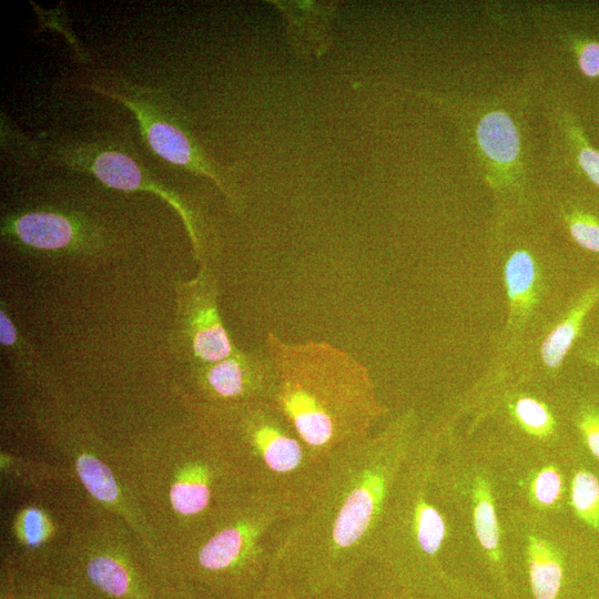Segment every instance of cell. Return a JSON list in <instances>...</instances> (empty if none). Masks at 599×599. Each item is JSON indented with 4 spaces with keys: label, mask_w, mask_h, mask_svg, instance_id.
Masks as SVG:
<instances>
[{
    "label": "cell",
    "mask_w": 599,
    "mask_h": 599,
    "mask_svg": "<svg viewBox=\"0 0 599 599\" xmlns=\"http://www.w3.org/2000/svg\"><path fill=\"white\" fill-rule=\"evenodd\" d=\"M599 305V275L590 276L577 290L545 337L540 355L547 368L559 369L571 348L582 336L588 319Z\"/></svg>",
    "instance_id": "4fadbf2b"
},
{
    "label": "cell",
    "mask_w": 599,
    "mask_h": 599,
    "mask_svg": "<svg viewBox=\"0 0 599 599\" xmlns=\"http://www.w3.org/2000/svg\"><path fill=\"white\" fill-rule=\"evenodd\" d=\"M195 383L201 404L222 405L273 399L276 373L267 353L236 352L220 362L199 365Z\"/></svg>",
    "instance_id": "ba28073f"
},
{
    "label": "cell",
    "mask_w": 599,
    "mask_h": 599,
    "mask_svg": "<svg viewBox=\"0 0 599 599\" xmlns=\"http://www.w3.org/2000/svg\"><path fill=\"white\" fill-rule=\"evenodd\" d=\"M185 290L184 333L197 364H213L235 354L237 349L219 313L217 285L212 272L203 267Z\"/></svg>",
    "instance_id": "9c48e42d"
},
{
    "label": "cell",
    "mask_w": 599,
    "mask_h": 599,
    "mask_svg": "<svg viewBox=\"0 0 599 599\" xmlns=\"http://www.w3.org/2000/svg\"><path fill=\"white\" fill-rule=\"evenodd\" d=\"M571 504L576 515L593 528H599V480L590 471L579 470L571 483Z\"/></svg>",
    "instance_id": "ffe728a7"
},
{
    "label": "cell",
    "mask_w": 599,
    "mask_h": 599,
    "mask_svg": "<svg viewBox=\"0 0 599 599\" xmlns=\"http://www.w3.org/2000/svg\"><path fill=\"white\" fill-rule=\"evenodd\" d=\"M569 48L581 74L591 80L599 79V41L572 35Z\"/></svg>",
    "instance_id": "7402d4cb"
},
{
    "label": "cell",
    "mask_w": 599,
    "mask_h": 599,
    "mask_svg": "<svg viewBox=\"0 0 599 599\" xmlns=\"http://www.w3.org/2000/svg\"><path fill=\"white\" fill-rule=\"evenodd\" d=\"M528 567L534 597L536 599H556L562 585V564L552 547L536 536L529 537Z\"/></svg>",
    "instance_id": "ac0fdd59"
},
{
    "label": "cell",
    "mask_w": 599,
    "mask_h": 599,
    "mask_svg": "<svg viewBox=\"0 0 599 599\" xmlns=\"http://www.w3.org/2000/svg\"><path fill=\"white\" fill-rule=\"evenodd\" d=\"M72 515L63 520L48 505L33 500L24 504L14 515L12 534L22 557L33 568V573L42 572L55 557L67 539Z\"/></svg>",
    "instance_id": "30bf717a"
},
{
    "label": "cell",
    "mask_w": 599,
    "mask_h": 599,
    "mask_svg": "<svg viewBox=\"0 0 599 599\" xmlns=\"http://www.w3.org/2000/svg\"><path fill=\"white\" fill-rule=\"evenodd\" d=\"M87 501L39 575L98 599H165L156 557L124 520Z\"/></svg>",
    "instance_id": "8992f818"
},
{
    "label": "cell",
    "mask_w": 599,
    "mask_h": 599,
    "mask_svg": "<svg viewBox=\"0 0 599 599\" xmlns=\"http://www.w3.org/2000/svg\"><path fill=\"white\" fill-rule=\"evenodd\" d=\"M512 409L517 420L531 435L546 437L552 433L555 419L541 402L524 396L515 402Z\"/></svg>",
    "instance_id": "44dd1931"
},
{
    "label": "cell",
    "mask_w": 599,
    "mask_h": 599,
    "mask_svg": "<svg viewBox=\"0 0 599 599\" xmlns=\"http://www.w3.org/2000/svg\"><path fill=\"white\" fill-rule=\"evenodd\" d=\"M413 416L405 414L327 458L315 498L280 537L265 588L303 599H361L372 544L410 454Z\"/></svg>",
    "instance_id": "6da1fadb"
},
{
    "label": "cell",
    "mask_w": 599,
    "mask_h": 599,
    "mask_svg": "<svg viewBox=\"0 0 599 599\" xmlns=\"http://www.w3.org/2000/svg\"><path fill=\"white\" fill-rule=\"evenodd\" d=\"M474 525L480 545L494 558H499V527L488 483L477 477L474 485Z\"/></svg>",
    "instance_id": "d6986e66"
},
{
    "label": "cell",
    "mask_w": 599,
    "mask_h": 599,
    "mask_svg": "<svg viewBox=\"0 0 599 599\" xmlns=\"http://www.w3.org/2000/svg\"><path fill=\"white\" fill-rule=\"evenodd\" d=\"M545 115L560 159L599 189V150L588 141L577 114L566 103L554 99L546 102Z\"/></svg>",
    "instance_id": "7c38bea8"
},
{
    "label": "cell",
    "mask_w": 599,
    "mask_h": 599,
    "mask_svg": "<svg viewBox=\"0 0 599 599\" xmlns=\"http://www.w3.org/2000/svg\"><path fill=\"white\" fill-rule=\"evenodd\" d=\"M90 170L105 185L122 191L143 190L159 194L167 201L182 216L183 223L190 234L194 252L203 261L202 245L196 235L193 215L180 200L156 184L143 179L136 163L129 156L118 152L100 153L90 164Z\"/></svg>",
    "instance_id": "5bb4252c"
},
{
    "label": "cell",
    "mask_w": 599,
    "mask_h": 599,
    "mask_svg": "<svg viewBox=\"0 0 599 599\" xmlns=\"http://www.w3.org/2000/svg\"><path fill=\"white\" fill-rule=\"evenodd\" d=\"M104 450L159 561L254 493L199 422L174 443Z\"/></svg>",
    "instance_id": "7a4b0ae2"
},
{
    "label": "cell",
    "mask_w": 599,
    "mask_h": 599,
    "mask_svg": "<svg viewBox=\"0 0 599 599\" xmlns=\"http://www.w3.org/2000/svg\"><path fill=\"white\" fill-rule=\"evenodd\" d=\"M591 316H596L597 325L599 326V305H598L597 308L593 311V313L591 314ZM591 316H590V317H591Z\"/></svg>",
    "instance_id": "f1b7e54d"
},
{
    "label": "cell",
    "mask_w": 599,
    "mask_h": 599,
    "mask_svg": "<svg viewBox=\"0 0 599 599\" xmlns=\"http://www.w3.org/2000/svg\"><path fill=\"white\" fill-rule=\"evenodd\" d=\"M258 599H303L286 590L277 588H265Z\"/></svg>",
    "instance_id": "4316f807"
},
{
    "label": "cell",
    "mask_w": 599,
    "mask_h": 599,
    "mask_svg": "<svg viewBox=\"0 0 599 599\" xmlns=\"http://www.w3.org/2000/svg\"><path fill=\"white\" fill-rule=\"evenodd\" d=\"M458 129L496 201L504 223L530 209L531 166L518 94L468 98L422 92Z\"/></svg>",
    "instance_id": "52a82bcc"
},
{
    "label": "cell",
    "mask_w": 599,
    "mask_h": 599,
    "mask_svg": "<svg viewBox=\"0 0 599 599\" xmlns=\"http://www.w3.org/2000/svg\"><path fill=\"white\" fill-rule=\"evenodd\" d=\"M0 339L6 346H11L17 341L16 328L3 311L0 313Z\"/></svg>",
    "instance_id": "484cf974"
},
{
    "label": "cell",
    "mask_w": 599,
    "mask_h": 599,
    "mask_svg": "<svg viewBox=\"0 0 599 599\" xmlns=\"http://www.w3.org/2000/svg\"><path fill=\"white\" fill-rule=\"evenodd\" d=\"M504 278L509 316L516 327L531 314L538 301L540 275L531 251L522 246L511 250L504 265Z\"/></svg>",
    "instance_id": "9a60e30c"
},
{
    "label": "cell",
    "mask_w": 599,
    "mask_h": 599,
    "mask_svg": "<svg viewBox=\"0 0 599 599\" xmlns=\"http://www.w3.org/2000/svg\"><path fill=\"white\" fill-rule=\"evenodd\" d=\"M12 229L23 243L41 250L62 248L69 245L75 235L68 219L47 212L22 215L13 222Z\"/></svg>",
    "instance_id": "e0dca14e"
},
{
    "label": "cell",
    "mask_w": 599,
    "mask_h": 599,
    "mask_svg": "<svg viewBox=\"0 0 599 599\" xmlns=\"http://www.w3.org/2000/svg\"><path fill=\"white\" fill-rule=\"evenodd\" d=\"M93 89L121 101L132 110L140 122L141 130L144 133L148 143L160 156L173 164L184 166L195 173L210 177L220 190L230 197L229 192L223 186L220 177L212 170L203 154L190 142L187 136L180 129L165 121H161L136 102L121 95L108 93L102 89Z\"/></svg>",
    "instance_id": "8fae6325"
},
{
    "label": "cell",
    "mask_w": 599,
    "mask_h": 599,
    "mask_svg": "<svg viewBox=\"0 0 599 599\" xmlns=\"http://www.w3.org/2000/svg\"><path fill=\"white\" fill-rule=\"evenodd\" d=\"M164 597L165 599H196L191 593L173 583L165 585Z\"/></svg>",
    "instance_id": "83f0119b"
},
{
    "label": "cell",
    "mask_w": 599,
    "mask_h": 599,
    "mask_svg": "<svg viewBox=\"0 0 599 599\" xmlns=\"http://www.w3.org/2000/svg\"><path fill=\"white\" fill-rule=\"evenodd\" d=\"M577 427L593 456L599 458V405L585 403L577 415Z\"/></svg>",
    "instance_id": "cb8c5ba5"
},
{
    "label": "cell",
    "mask_w": 599,
    "mask_h": 599,
    "mask_svg": "<svg viewBox=\"0 0 599 599\" xmlns=\"http://www.w3.org/2000/svg\"><path fill=\"white\" fill-rule=\"evenodd\" d=\"M562 479L559 471L552 467L544 468L534 479L531 493L536 501L544 506L554 505L561 496Z\"/></svg>",
    "instance_id": "603a6c76"
},
{
    "label": "cell",
    "mask_w": 599,
    "mask_h": 599,
    "mask_svg": "<svg viewBox=\"0 0 599 599\" xmlns=\"http://www.w3.org/2000/svg\"><path fill=\"white\" fill-rule=\"evenodd\" d=\"M577 357L590 366L599 369V326L595 329H586L578 341L576 348Z\"/></svg>",
    "instance_id": "d4e9b609"
},
{
    "label": "cell",
    "mask_w": 599,
    "mask_h": 599,
    "mask_svg": "<svg viewBox=\"0 0 599 599\" xmlns=\"http://www.w3.org/2000/svg\"><path fill=\"white\" fill-rule=\"evenodd\" d=\"M199 423L254 493L306 509L326 461L315 458L270 399L199 404Z\"/></svg>",
    "instance_id": "5b68a950"
},
{
    "label": "cell",
    "mask_w": 599,
    "mask_h": 599,
    "mask_svg": "<svg viewBox=\"0 0 599 599\" xmlns=\"http://www.w3.org/2000/svg\"><path fill=\"white\" fill-rule=\"evenodd\" d=\"M266 351L276 373L273 402L312 455L323 461L364 439L389 412L369 369L326 342L287 343L275 333Z\"/></svg>",
    "instance_id": "3957f363"
},
{
    "label": "cell",
    "mask_w": 599,
    "mask_h": 599,
    "mask_svg": "<svg viewBox=\"0 0 599 599\" xmlns=\"http://www.w3.org/2000/svg\"><path fill=\"white\" fill-rule=\"evenodd\" d=\"M557 214L572 243L599 262V210L583 196L562 195L557 200Z\"/></svg>",
    "instance_id": "2e32d148"
},
{
    "label": "cell",
    "mask_w": 599,
    "mask_h": 599,
    "mask_svg": "<svg viewBox=\"0 0 599 599\" xmlns=\"http://www.w3.org/2000/svg\"><path fill=\"white\" fill-rule=\"evenodd\" d=\"M303 511L250 493L204 534L161 560L164 579L196 599H258L283 529Z\"/></svg>",
    "instance_id": "277c9868"
}]
</instances>
